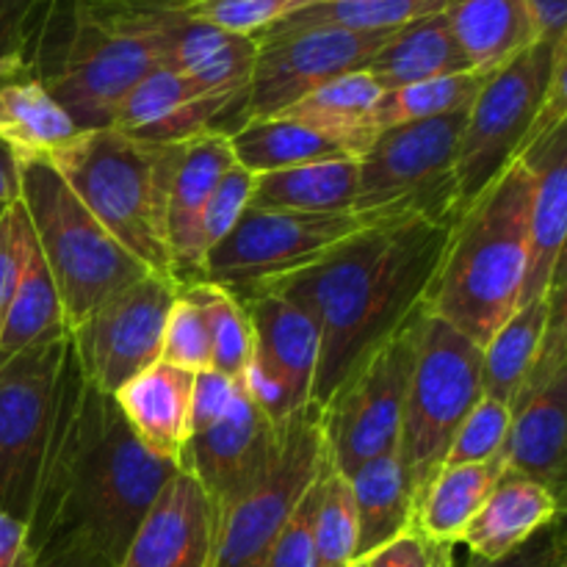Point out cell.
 <instances>
[{"label": "cell", "mask_w": 567, "mask_h": 567, "mask_svg": "<svg viewBox=\"0 0 567 567\" xmlns=\"http://www.w3.org/2000/svg\"><path fill=\"white\" fill-rule=\"evenodd\" d=\"M175 471L144 452L109 393L89 385L70 343L59 413L25 520L33 567H120Z\"/></svg>", "instance_id": "cell-1"}, {"label": "cell", "mask_w": 567, "mask_h": 567, "mask_svg": "<svg viewBox=\"0 0 567 567\" xmlns=\"http://www.w3.org/2000/svg\"><path fill=\"white\" fill-rule=\"evenodd\" d=\"M449 233L452 227L424 219L380 221L354 233L310 269L264 288L302 308L319 327L310 404L321 408L354 369L413 324L424 310Z\"/></svg>", "instance_id": "cell-2"}, {"label": "cell", "mask_w": 567, "mask_h": 567, "mask_svg": "<svg viewBox=\"0 0 567 567\" xmlns=\"http://www.w3.org/2000/svg\"><path fill=\"white\" fill-rule=\"evenodd\" d=\"M181 0H70L61 42H39L28 59L78 131L109 127L120 100L164 66Z\"/></svg>", "instance_id": "cell-3"}, {"label": "cell", "mask_w": 567, "mask_h": 567, "mask_svg": "<svg viewBox=\"0 0 567 567\" xmlns=\"http://www.w3.org/2000/svg\"><path fill=\"white\" fill-rule=\"evenodd\" d=\"M532 192L535 175L518 158L454 221L426 288V313L452 324L480 349L520 308Z\"/></svg>", "instance_id": "cell-4"}, {"label": "cell", "mask_w": 567, "mask_h": 567, "mask_svg": "<svg viewBox=\"0 0 567 567\" xmlns=\"http://www.w3.org/2000/svg\"><path fill=\"white\" fill-rule=\"evenodd\" d=\"M44 158L122 249L153 275L172 277L166 216L183 144H153L114 127H89Z\"/></svg>", "instance_id": "cell-5"}, {"label": "cell", "mask_w": 567, "mask_h": 567, "mask_svg": "<svg viewBox=\"0 0 567 567\" xmlns=\"http://www.w3.org/2000/svg\"><path fill=\"white\" fill-rule=\"evenodd\" d=\"M20 203L53 277L66 332L111 293L153 275L89 214L44 155L20 158Z\"/></svg>", "instance_id": "cell-6"}, {"label": "cell", "mask_w": 567, "mask_h": 567, "mask_svg": "<svg viewBox=\"0 0 567 567\" xmlns=\"http://www.w3.org/2000/svg\"><path fill=\"white\" fill-rule=\"evenodd\" d=\"M410 338L413 369L396 454L415 504L443 468L454 432L482 399V349L426 310L413 321Z\"/></svg>", "instance_id": "cell-7"}, {"label": "cell", "mask_w": 567, "mask_h": 567, "mask_svg": "<svg viewBox=\"0 0 567 567\" xmlns=\"http://www.w3.org/2000/svg\"><path fill=\"white\" fill-rule=\"evenodd\" d=\"M465 111L382 131L358 158L354 214L369 225L424 219L452 227L463 214L454 166Z\"/></svg>", "instance_id": "cell-8"}, {"label": "cell", "mask_w": 567, "mask_h": 567, "mask_svg": "<svg viewBox=\"0 0 567 567\" xmlns=\"http://www.w3.org/2000/svg\"><path fill=\"white\" fill-rule=\"evenodd\" d=\"M565 48L567 42H535L485 78L465 111L457 144L454 175L463 210L543 136V105L557 55Z\"/></svg>", "instance_id": "cell-9"}, {"label": "cell", "mask_w": 567, "mask_h": 567, "mask_svg": "<svg viewBox=\"0 0 567 567\" xmlns=\"http://www.w3.org/2000/svg\"><path fill=\"white\" fill-rule=\"evenodd\" d=\"M324 468L319 408L308 404L280 430V443L264 474L216 515L210 567H264L277 535Z\"/></svg>", "instance_id": "cell-10"}, {"label": "cell", "mask_w": 567, "mask_h": 567, "mask_svg": "<svg viewBox=\"0 0 567 567\" xmlns=\"http://www.w3.org/2000/svg\"><path fill=\"white\" fill-rule=\"evenodd\" d=\"M363 227H369V221L354 210L293 214L249 205L233 230L205 255L203 282H214L244 299L316 266Z\"/></svg>", "instance_id": "cell-11"}, {"label": "cell", "mask_w": 567, "mask_h": 567, "mask_svg": "<svg viewBox=\"0 0 567 567\" xmlns=\"http://www.w3.org/2000/svg\"><path fill=\"white\" fill-rule=\"evenodd\" d=\"M70 332L0 360V513L28 520L59 413Z\"/></svg>", "instance_id": "cell-12"}, {"label": "cell", "mask_w": 567, "mask_h": 567, "mask_svg": "<svg viewBox=\"0 0 567 567\" xmlns=\"http://www.w3.org/2000/svg\"><path fill=\"white\" fill-rule=\"evenodd\" d=\"M507 468L546 485L565 502L567 485V280L565 264L548 288V321L529 374L509 402Z\"/></svg>", "instance_id": "cell-13"}, {"label": "cell", "mask_w": 567, "mask_h": 567, "mask_svg": "<svg viewBox=\"0 0 567 567\" xmlns=\"http://www.w3.org/2000/svg\"><path fill=\"white\" fill-rule=\"evenodd\" d=\"M410 330L377 349L319 408L327 463L347 480L369 460L396 452L413 369Z\"/></svg>", "instance_id": "cell-14"}, {"label": "cell", "mask_w": 567, "mask_h": 567, "mask_svg": "<svg viewBox=\"0 0 567 567\" xmlns=\"http://www.w3.org/2000/svg\"><path fill=\"white\" fill-rule=\"evenodd\" d=\"M177 291L181 282L172 277L144 275L72 327V352L89 385L114 396L138 371L158 363L166 316Z\"/></svg>", "instance_id": "cell-15"}, {"label": "cell", "mask_w": 567, "mask_h": 567, "mask_svg": "<svg viewBox=\"0 0 567 567\" xmlns=\"http://www.w3.org/2000/svg\"><path fill=\"white\" fill-rule=\"evenodd\" d=\"M393 31H347V28H299L286 33H258L252 81L244 120L277 116L347 72L363 70Z\"/></svg>", "instance_id": "cell-16"}, {"label": "cell", "mask_w": 567, "mask_h": 567, "mask_svg": "<svg viewBox=\"0 0 567 567\" xmlns=\"http://www.w3.org/2000/svg\"><path fill=\"white\" fill-rule=\"evenodd\" d=\"M277 443L280 430L244 391L230 415L188 437L181 468L199 482L219 515L264 474L275 457Z\"/></svg>", "instance_id": "cell-17"}, {"label": "cell", "mask_w": 567, "mask_h": 567, "mask_svg": "<svg viewBox=\"0 0 567 567\" xmlns=\"http://www.w3.org/2000/svg\"><path fill=\"white\" fill-rule=\"evenodd\" d=\"M216 509L199 482L177 468L138 524L120 567H210Z\"/></svg>", "instance_id": "cell-18"}, {"label": "cell", "mask_w": 567, "mask_h": 567, "mask_svg": "<svg viewBox=\"0 0 567 567\" xmlns=\"http://www.w3.org/2000/svg\"><path fill=\"white\" fill-rule=\"evenodd\" d=\"M233 116L238 114L230 105L199 92L181 72L155 66L120 100L109 127L142 142L183 144L205 131L225 133Z\"/></svg>", "instance_id": "cell-19"}, {"label": "cell", "mask_w": 567, "mask_h": 567, "mask_svg": "<svg viewBox=\"0 0 567 567\" xmlns=\"http://www.w3.org/2000/svg\"><path fill=\"white\" fill-rule=\"evenodd\" d=\"M233 164H236V155L227 142V133L205 131L183 142V158L172 183L169 216H166L172 277L181 286L203 282V216L216 186Z\"/></svg>", "instance_id": "cell-20"}, {"label": "cell", "mask_w": 567, "mask_h": 567, "mask_svg": "<svg viewBox=\"0 0 567 567\" xmlns=\"http://www.w3.org/2000/svg\"><path fill=\"white\" fill-rule=\"evenodd\" d=\"M535 175L529 210V264L520 305L546 297L554 275L565 264L567 233V122L543 133L520 155Z\"/></svg>", "instance_id": "cell-21"}, {"label": "cell", "mask_w": 567, "mask_h": 567, "mask_svg": "<svg viewBox=\"0 0 567 567\" xmlns=\"http://www.w3.org/2000/svg\"><path fill=\"white\" fill-rule=\"evenodd\" d=\"M192 393L194 371L158 360L111 399L144 452L181 468L192 437Z\"/></svg>", "instance_id": "cell-22"}, {"label": "cell", "mask_w": 567, "mask_h": 567, "mask_svg": "<svg viewBox=\"0 0 567 567\" xmlns=\"http://www.w3.org/2000/svg\"><path fill=\"white\" fill-rule=\"evenodd\" d=\"M255 55H258V44L252 37H238V33L188 20L183 14L181 25L172 33L164 66L181 72L208 97L230 105L241 125Z\"/></svg>", "instance_id": "cell-23"}, {"label": "cell", "mask_w": 567, "mask_h": 567, "mask_svg": "<svg viewBox=\"0 0 567 567\" xmlns=\"http://www.w3.org/2000/svg\"><path fill=\"white\" fill-rule=\"evenodd\" d=\"M238 302L247 310L249 327H252L255 358L286 382L299 410L308 408L313 399L321 347L316 321L302 308L271 291H258Z\"/></svg>", "instance_id": "cell-24"}, {"label": "cell", "mask_w": 567, "mask_h": 567, "mask_svg": "<svg viewBox=\"0 0 567 567\" xmlns=\"http://www.w3.org/2000/svg\"><path fill=\"white\" fill-rule=\"evenodd\" d=\"M565 518V502L554 496L546 485L515 471H504L502 480L485 498L480 513L468 524L463 535V546H468L476 559H502L526 540Z\"/></svg>", "instance_id": "cell-25"}, {"label": "cell", "mask_w": 567, "mask_h": 567, "mask_svg": "<svg viewBox=\"0 0 567 567\" xmlns=\"http://www.w3.org/2000/svg\"><path fill=\"white\" fill-rule=\"evenodd\" d=\"M78 133L25 53L0 55V138L20 158L50 155Z\"/></svg>", "instance_id": "cell-26"}, {"label": "cell", "mask_w": 567, "mask_h": 567, "mask_svg": "<svg viewBox=\"0 0 567 567\" xmlns=\"http://www.w3.org/2000/svg\"><path fill=\"white\" fill-rule=\"evenodd\" d=\"M363 70L374 78L382 92L432 78L474 72L443 11L396 28Z\"/></svg>", "instance_id": "cell-27"}, {"label": "cell", "mask_w": 567, "mask_h": 567, "mask_svg": "<svg viewBox=\"0 0 567 567\" xmlns=\"http://www.w3.org/2000/svg\"><path fill=\"white\" fill-rule=\"evenodd\" d=\"M380 97L382 89L377 86L374 78L365 70H354L321 83L280 116L313 127L316 133L338 144L343 153L360 158L377 138L374 109Z\"/></svg>", "instance_id": "cell-28"}, {"label": "cell", "mask_w": 567, "mask_h": 567, "mask_svg": "<svg viewBox=\"0 0 567 567\" xmlns=\"http://www.w3.org/2000/svg\"><path fill=\"white\" fill-rule=\"evenodd\" d=\"M507 471L504 452L485 463L443 465L413 504V529L426 540L457 546L485 498Z\"/></svg>", "instance_id": "cell-29"}, {"label": "cell", "mask_w": 567, "mask_h": 567, "mask_svg": "<svg viewBox=\"0 0 567 567\" xmlns=\"http://www.w3.org/2000/svg\"><path fill=\"white\" fill-rule=\"evenodd\" d=\"M443 14L480 75H491L537 42L526 0H449Z\"/></svg>", "instance_id": "cell-30"}, {"label": "cell", "mask_w": 567, "mask_h": 567, "mask_svg": "<svg viewBox=\"0 0 567 567\" xmlns=\"http://www.w3.org/2000/svg\"><path fill=\"white\" fill-rule=\"evenodd\" d=\"M358 199V158H332L255 175L249 205L293 214H349Z\"/></svg>", "instance_id": "cell-31"}, {"label": "cell", "mask_w": 567, "mask_h": 567, "mask_svg": "<svg viewBox=\"0 0 567 567\" xmlns=\"http://www.w3.org/2000/svg\"><path fill=\"white\" fill-rule=\"evenodd\" d=\"M358 513V554L354 563L374 554L413 529V493L404 476L399 454H382L369 460L349 476Z\"/></svg>", "instance_id": "cell-32"}, {"label": "cell", "mask_w": 567, "mask_h": 567, "mask_svg": "<svg viewBox=\"0 0 567 567\" xmlns=\"http://www.w3.org/2000/svg\"><path fill=\"white\" fill-rule=\"evenodd\" d=\"M236 164L252 175L293 169L316 161L352 158L338 144L288 116H252L227 133Z\"/></svg>", "instance_id": "cell-33"}, {"label": "cell", "mask_w": 567, "mask_h": 567, "mask_svg": "<svg viewBox=\"0 0 567 567\" xmlns=\"http://www.w3.org/2000/svg\"><path fill=\"white\" fill-rule=\"evenodd\" d=\"M548 321V293L520 305L482 347V396L509 404L529 374Z\"/></svg>", "instance_id": "cell-34"}, {"label": "cell", "mask_w": 567, "mask_h": 567, "mask_svg": "<svg viewBox=\"0 0 567 567\" xmlns=\"http://www.w3.org/2000/svg\"><path fill=\"white\" fill-rule=\"evenodd\" d=\"M449 0H313L260 33L299 28H347V31H396L421 17L437 14Z\"/></svg>", "instance_id": "cell-35"}, {"label": "cell", "mask_w": 567, "mask_h": 567, "mask_svg": "<svg viewBox=\"0 0 567 567\" xmlns=\"http://www.w3.org/2000/svg\"><path fill=\"white\" fill-rule=\"evenodd\" d=\"M61 336H66L64 310H61L59 293H55L53 277L44 266L42 252L33 244L25 275H22L14 302H11L3 330H0V360H9L22 349Z\"/></svg>", "instance_id": "cell-36"}, {"label": "cell", "mask_w": 567, "mask_h": 567, "mask_svg": "<svg viewBox=\"0 0 567 567\" xmlns=\"http://www.w3.org/2000/svg\"><path fill=\"white\" fill-rule=\"evenodd\" d=\"M487 75L480 72H460V75L432 78V81L410 83V86L382 92L374 109V131L380 136L391 127L410 125V122L437 120V116L468 111L474 97L480 94Z\"/></svg>", "instance_id": "cell-37"}, {"label": "cell", "mask_w": 567, "mask_h": 567, "mask_svg": "<svg viewBox=\"0 0 567 567\" xmlns=\"http://www.w3.org/2000/svg\"><path fill=\"white\" fill-rule=\"evenodd\" d=\"M181 293L188 302L197 305L205 324H208L214 369L233 377V380H241L255 354L252 327H249L244 305L227 288L214 286V282L181 286Z\"/></svg>", "instance_id": "cell-38"}, {"label": "cell", "mask_w": 567, "mask_h": 567, "mask_svg": "<svg viewBox=\"0 0 567 567\" xmlns=\"http://www.w3.org/2000/svg\"><path fill=\"white\" fill-rule=\"evenodd\" d=\"M313 546L319 567H349L358 554V513L347 476L327 468L319 476L313 513Z\"/></svg>", "instance_id": "cell-39"}, {"label": "cell", "mask_w": 567, "mask_h": 567, "mask_svg": "<svg viewBox=\"0 0 567 567\" xmlns=\"http://www.w3.org/2000/svg\"><path fill=\"white\" fill-rule=\"evenodd\" d=\"M509 421H513L509 404L482 396L454 432L443 465H471L498 457L507 446Z\"/></svg>", "instance_id": "cell-40"}, {"label": "cell", "mask_w": 567, "mask_h": 567, "mask_svg": "<svg viewBox=\"0 0 567 567\" xmlns=\"http://www.w3.org/2000/svg\"><path fill=\"white\" fill-rule=\"evenodd\" d=\"M299 6L302 0H181V11L188 20L208 22L238 37H258Z\"/></svg>", "instance_id": "cell-41"}, {"label": "cell", "mask_w": 567, "mask_h": 567, "mask_svg": "<svg viewBox=\"0 0 567 567\" xmlns=\"http://www.w3.org/2000/svg\"><path fill=\"white\" fill-rule=\"evenodd\" d=\"M161 360L199 374V371L214 369V349H210L208 324L197 305L188 302L177 291L175 305L169 308L164 324V341H161Z\"/></svg>", "instance_id": "cell-42"}, {"label": "cell", "mask_w": 567, "mask_h": 567, "mask_svg": "<svg viewBox=\"0 0 567 567\" xmlns=\"http://www.w3.org/2000/svg\"><path fill=\"white\" fill-rule=\"evenodd\" d=\"M33 244H37V238H33L31 221H28L20 199L6 205L3 214H0V330H3L14 293L20 288L22 275H25Z\"/></svg>", "instance_id": "cell-43"}, {"label": "cell", "mask_w": 567, "mask_h": 567, "mask_svg": "<svg viewBox=\"0 0 567 567\" xmlns=\"http://www.w3.org/2000/svg\"><path fill=\"white\" fill-rule=\"evenodd\" d=\"M255 188V175L247 172L244 166L233 164L225 172V177L216 186L214 197H210L208 208L203 216V247L205 255L233 230L238 219H241L244 210L249 208V199H252Z\"/></svg>", "instance_id": "cell-44"}, {"label": "cell", "mask_w": 567, "mask_h": 567, "mask_svg": "<svg viewBox=\"0 0 567 567\" xmlns=\"http://www.w3.org/2000/svg\"><path fill=\"white\" fill-rule=\"evenodd\" d=\"M316 496H319V480H316V485L305 493L299 507L293 509L291 520L282 526L275 546H271V551L266 554L264 567H319V563H316V546H313Z\"/></svg>", "instance_id": "cell-45"}, {"label": "cell", "mask_w": 567, "mask_h": 567, "mask_svg": "<svg viewBox=\"0 0 567 567\" xmlns=\"http://www.w3.org/2000/svg\"><path fill=\"white\" fill-rule=\"evenodd\" d=\"M241 393H244L241 380H233V377L221 374V371H216V369L194 374L192 435L194 432L208 430V426H214L216 421H221L225 415H230V410L236 408V402L241 399Z\"/></svg>", "instance_id": "cell-46"}, {"label": "cell", "mask_w": 567, "mask_h": 567, "mask_svg": "<svg viewBox=\"0 0 567 567\" xmlns=\"http://www.w3.org/2000/svg\"><path fill=\"white\" fill-rule=\"evenodd\" d=\"M454 546L426 540L415 529H408L391 540L388 546L377 548L365 559H360L363 567H454Z\"/></svg>", "instance_id": "cell-47"}, {"label": "cell", "mask_w": 567, "mask_h": 567, "mask_svg": "<svg viewBox=\"0 0 567 567\" xmlns=\"http://www.w3.org/2000/svg\"><path fill=\"white\" fill-rule=\"evenodd\" d=\"M465 567H567L565 520H554L551 526L537 532V535L532 537V540H526L524 546L509 551L507 557L493 559V563L471 557V563Z\"/></svg>", "instance_id": "cell-48"}, {"label": "cell", "mask_w": 567, "mask_h": 567, "mask_svg": "<svg viewBox=\"0 0 567 567\" xmlns=\"http://www.w3.org/2000/svg\"><path fill=\"white\" fill-rule=\"evenodd\" d=\"M241 385H244V391H247V396L255 402V408H258L260 413H264L266 419L277 426V430H282V426L291 421V415L299 413V408L293 404L291 393H288L286 382H282L280 377L271 374V371L266 369V365L260 363L255 354H252V360H249L247 371H244Z\"/></svg>", "instance_id": "cell-49"}, {"label": "cell", "mask_w": 567, "mask_h": 567, "mask_svg": "<svg viewBox=\"0 0 567 567\" xmlns=\"http://www.w3.org/2000/svg\"><path fill=\"white\" fill-rule=\"evenodd\" d=\"M537 42H567V0H526Z\"/></svg>", "instance_id": "cell-50"}, {"label": "cell", "mask_w": 567, "mask_h": 567, "mask_svg": "<svg viewBox=\"0 0 567 567\" xmlns=\"http://www.w3.org/2000/svg\"><path fill=\"white\" fill-rule=\"evenodd\" d=\"M0 567H33L25 520L0 513Z\"/></svg>", "instance_id": "cell-51"}, {"label": "cell", "mask_w": 567, "mask_h": 567, "mask_svg": "<svg viewBox=\"0 0 567 567\" xmlns=\"http://www.w3.org/2000/svg\"><path fill=\"white\" fill-rule=\"evenodd\" d=\"M20 155L0 138V205H11L20 199Z\"/></svg>", "instance_id": "cell-52"}, {"label": "cell", "mask_w": 567, "mask_h": 567, "mask_svg": "<svg viewBox=\"0 0 567 567\" xmlns=\"http://www.w3.org/2000/svg\"><path fill=\"white\" fill-rule=\"evenodd\" d=\"M308 3H313V0H302V6H308ZM302 6H299V9H302Z\"/></svg>", "instance_id": "cell-53"}, {"label": "cell", "mask_w": 567, "mask_h": 567, "mask_svg": "<svg viewBox=\"0 0 567 567\" xmlns=\"http://www.w3.org/2000/svg\"><path fill=\"white\" fill-rule=\"evenodd\" d=\"M349 567H363V565H360V563H352Z\"/></svg>", "instance_id": "cell-54"}, {"label": "cell", "mask_w": 567, "mask_h": 567, "mask_svg": "<svg viewBox=\"0 0 567 567\" xmlns=\"http://www.w3.org/2000/svg\"><path fill=\"white\" fill-rule=\"evenodd\" d=\"M0 214H3V205H0Z\"/></svg>", "instance_id": "cell-55"}]
</instances>
